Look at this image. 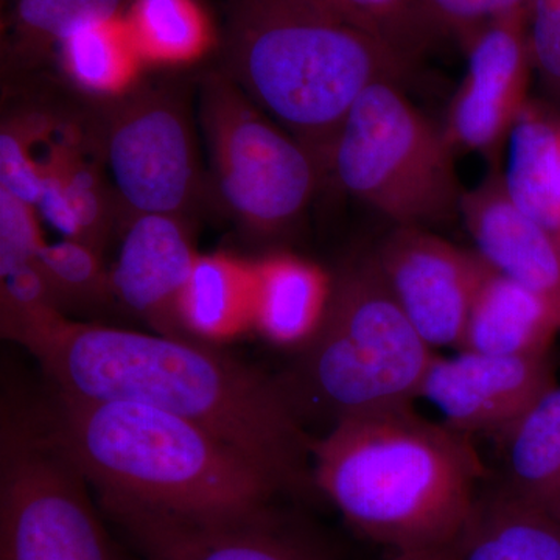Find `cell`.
Masks as SVG:
<instances>
[{
	"label": "cell",
	"instance_id": "1",
	"mask_svg": "<svg viewBox=\"0 0 560 560\" xmlns=\"http://www.w3.org/2000/svg\"><path fill=\"white\" fill-rule=\"evenodd\" d=\"M27 350L58 393L173 412L248 456L290 492L313 486V436L282 383L219 346L66 318Z\"/></svg>",
	"mask_w": 560,
	"mask_h": 560
},
{
	"label": "cell",
	"instance_id": "2",
	"mask_svg": "<svg viewBox=\"0 0 560 560\" xmlns=\"http://www.w3.org/2000/svg\"><path fill=\"white\" fill-rule=\"evenodd\" d=\"M312 478L353 529L400 552L455 545L488 470L470 436L404 407L313 438Z\"/></svg>",
	"mask_w": 560,
	"mask_h": 560
},
{
	"label": "cell",
	"instance_id": "3",
	"mask_svg": "<svg viewBox=\"0 0 560 560\" xmlns=\"http://www.w3.org/2000/svg\"><path fill=\"white\" fill-rule=\"evenodd\" d=\"M38 416L101 501L210 517L272 506L290 492L226 442L151 405L55 390Z\"/></svg>",
	"mask_w": 560,
	"mask_h": 560
},
{
	"label": "cell",
	"instance_id": "4",
	"mask_svg": "<svg viewBox=\"0 0 560 560\" xmlns=\"http://www.w3.org/2000/svg\"><path fill=\"white\" fill-rule=\"evenodd\" d=\"M418 62L324 0H231L224 73L324 172L353 103L372 84L401 83Z\"/></svg>",
	"mask_w": 560,
	"mask_h": 560
},
{
	"label": "cell",
	"instance_id": "5",
	"mask_svg": "<svg viewBox=\"0 0 560 560\" xmlns=\"http://www.w3.org/2000/svg\"><path fill=\"white\" fill-rule=\"evenodd\" d=\"M329 307L280 381L301 419L360 418L412 407L438 353L394 300L372 253L331 275Z\"/></svg>",
	"mask_w": 560,
	"mask_h": 560
},
{
	"label": "cell",
	"instance_id": "6",
	"mask_svg": "<svg viewBox=\"0 0 560 560\" xmlns=\"http://www.w3.org/2000/svg\"><path fill=\"white\" fill-rule=\"evenodd\" d=\"M452 145L400 91L372 84L353 103L331 149L329 172L342 190L396 226L425 228L460 213Z\"/></svg>",
	"mask_w": 560,
	"mask_h": 560
},
{
	"label": "cell",
	"instance_id": "7",
	"mask_svg": "<svg viewBox=\"0 0 560 560\" xmlns=\"http://www.w3.org/2000/svg\"><path fill=\"white\" fill-rule=\"evenodd\" d=\"M200 116L213 187L224 208L256 237L289 231L324 173L316 158L224 72L202 81Z\"/></svg>",
	"mask_w": 560,
	"mask_h": 560
},
{
	"label": "cell",
	"instance_id": "8",
	"mask_svg": "<svg viewBox=\"0 0 560 560\" xmlns=\"http://www.w3.org/2000/svg\"><path fill=\"white\" fill-rule=\"evenodd\" d=\"M86 478L38 416L5 408L0 444V560H127Z\"/></svg>",
	"mask_w": 560,
	"mask_h": 560
},
{
	"label": "cell",
	"instance_id": "9",
	"mask_svg": "<svg viewBox=\"0 0 560 560\" xmlns=\"http://www.w3.org/2000/svg\"><path fill=\"white\" fill-rule=\"evenodd\" d=\"M168 86L140 83L113 95L88 128L108 167L121 221L138 213L186 219L201 200L189 113Z\"/></svg>",
	"mask_w": 560,
	"mask_h": 560
},
{
	"label": "cell",
	"instance_id": "10",
	"mask_svg": "<svg viewBox=\"0 0 560 560\" xmlns=\"http://www.w3.org/2000/svg\"><path fill=\"white\" fill-rule=\"evenodd\" d=\"M145 560H331L304 528L275 504L241 514L191 515L101 501Z\"/></svg>",
	"mask_w": 560,
	"mask_h": 560
},
{
	"label": "cell",
	"instance_id": "11",
	"mask_svg": "<svg viewBox=\"0 0 560 560\" xmlns=\"http://www.w3.org/2000/svg\"><path fill=\"white\" fill-rule=\"evenodd\" d=\"M372 256L423 340L458 350L488 261L418 226H396Z\"/></svg>",
	"mask_w": 560,
	"mask_h": 560
},
{
	"label": "cell",
	"instance_id": "12",
	"mask_svg": "<svg viewBox=\"0 0 560 560\" xmlns=\"http://www.w3.org/2000/svg\"><path fill=\"white\" fill-rule=\"evenodd\" d=\"M467 72L448 110L445 135L455 149L499 153L528 105L533 69L528 13L489 22L463 43Z\"/></svg>",
	"mask_w": 560,
	"mask_h": 560
},
{
	"label": "cell",
	"instance_id": "13",
	"mask_svg": "<svg viewBox=\"0 0 560 560\" xmlns=\"http://www.w3.org/2000/svg\"><path fill=\"white\" fill-rule=\"evenodd\" d=\"M556 383L547 355H492L458 350L433 360L419 399L441 411L445 425L471 436L514 425Z\"/></svg>",
	"mask_w": 560,
	"mask_h": 560
},
{
	"label": "cell",
	"instance_id": "14",
	"mask_svg": "<svg viewBox=\"0 0 560 560\" xmlns=\"http://www.w3.org/2000/svg\"><path fill=\"white\" fill-rule=\"evenodd\" d=\"M198 256L186 219L162 213L127 217L110 267L117 311L142 320L153 334L190 338L180 323L179 305Z\"/></svg>",
	"mask_w": 560,
	"mask_h": 560
},
{
	"label": "cell",
	"instance_id": "15",
	"mask_svg": "<svg viewBox=\"0 0 560 560\" xmlns=\"http://www.w3.org/2000/svg\"><path fill=\"white\" fill-rule=\"evenodd\" d=\"M90 147V131L72 120L44 143L38 156L43 190L36 212L62 238L105 253L121 223L120 205L110 195L97 162L88 158Z\"/></svg>",
	"mask_w": 560,
	"mask_h": 560
},
{
	"label": "cell",
	"instance_id": "16",
	"mask_svg": "<svg viewBox=\"0 0 560 560\" xmlns=\"http://www.w3.org/2000/svg\"><path fill=\"white\" fill-rule=\"evenodd\" d=\"M460 215L482 259L547 302L560 320V250L515 208L501 173L464 194Z\"/></svg>",
	"mask_w": 560,
	"mask_h": 560
},
{
	"label": "cell",
	"instance_id": "17",
	"mask_svg": "<svg viewBox=\"0 0 560 560\" xmlns=\"http://www.w3.org/2000/svg\"><path fill=\"white\" fill-rule=\"evenodd\" d=\"M560 320L547 302L488 264L458 350L492 355H547Z\"/></svg>",
	"mask_w": 560,
	"mask_h": 560
},
{
	"label": "cell",
	"instance_id": "18",
	"mask_svg": "<svg viewBox=\"0 0 560 560\" xmlns=\"http://www.w3.org/2000/svg\"><path fill=\"white\" fill-rule=\"evenodd\" d=\"M253 265L254 330L280 348L301 349L323 323L334 278L287 253L267 254Z\"/></svg>",
	"mask_w": 560,
	"mask_h": 560
},
{
	"label": "cell",
	"instance_id": "19",
	"mask_svg": "<svg viewBox=\"0 0 560 560\" xmlns=\"http://www.w3.org/2000/svg\"><path fill=\"white\" fill-rule=\"evenodd\" d=\"M455 551L458 560H560V521L497 482L478 495Z\"/></svg>",
	"mask_w": 560,
	"mask_h": 560
},
{
	"label": "cell",
	"instance_id": "20",
	"mask_svg": "<svg viewBox=\"0 0 560 560\" xmlns=\"http://www.w3.org/2000/svg\"><path fill=\"white\" fill-rule=\"evenodd\" d=\"M504 189L515 208L539 226L560 250V125L526 105L510 136Z\"/></svg>",
	"mask_w": 560,
	"mask_h": 560
},
{
	"label": "cell",
	"instance_id": "21",
	"mask_svg": "<svg viewBox=\"0 0 560 560\" xmlns=\"http://www.w3.org/2000/svg\"><path fill=\"white\" fill-rule=\"evenodd\" d=\"M187 337L219 346L254 329V265L226 253L198 256L180 296Z\"/></svg>",
	"mask_w": 560,
	"mask_h": 560
},
{
	"label": "cell",
	"instance_id": "22",
	"mask_svg": "<svg viewBox=\"0 0 560 560\" xmlns=\"http://www.w3.org/2000/svg\"><path fill=\"white\" fill-rule=\"evenodd\" d=\"M499 436L500 485L560 521V385Z\"/></svg>",
	"mask_w": 560,
	"mask_h": 560
},
{
	"label": "cell",
	"instance_id": "23",
	"mask_svg": "<svg viewBox=\"0 0 560 560\" xmlns=\"http://www.w3.org/2000/svg\"><path fill=\"white\" fill-rule=\"evenodd\" d=\"M138 0H16L9 24V65L31 69L72 33L106 24Z\"/></svg>",
	"mask_w": 560,
	"mask_h": 560
},
{
	"label": "cell",
	"instance_id": "24",
	"mask_svg": "<svg viewBox=\"0 0 560 560\" xmlns=\"http://www.w3.org/2000/svg\"><path fill=\"white\" fill-rule=\"evenodd\" d=\"M36 267L62 315H97L116 308L110 268H106L103 253L86 243L69 238L44 243Z\"/></svg>",
	"mask_w": 560,
	"mask_h": 560
},
{
	"label": "cell",
	"instance_id": "25",
	"mask_svg": "<svg viewBox=\"0 0 560 560\" xmlns=\"http://www.w3.org/2000/svg\"><path fill=\"white\" fill-rule=\"evenodd\" d=\"M350 22L419 62L445 33L423 0H324Z\"/></svg>",
	"mask_w": 560,
	"mask_h": 560
},
{
	"label": "cell",
	"instance_id": "26",
	"mask_svg": "<svg viewBox=\"0 0 560 560\" xmlns=\"http://www.w3.org/2000/svg\"><path fill=\"white\" fill-rule=\"evenodd\" d=\"M66 121L36 109H18L3 119L0 131V189L36 209L43 190L36 149H43L44 142Z\"/></svg>",
	"mask_w": 560,
	"mask_h": 560
},
{
	"label": "cell",
	"instance_id": "27",
	"mask_svg": "<svg viewBox=\"0 0 560 560\" xmlns=\"http://www.w3.org/2000/svg\"><path fill=\"white\" fill-rule=\"evenodd\" d=\"M60 54L69 80L81 91L113 97L131 86L132 61L106 24L72 33L62 40Z\"/></svg>",
	"mask_w": 560,
	"mask_h": 560
},
{
	"label": "cell",
	"instance_id": "28",
	"mask_svg": "<svg viewBox=\"0 0 560 560\" xmlns=\"http://www.w3.org/2000/svg\"><path fill=\"white\" fill-rule=\"evenodd\" d=\"M132 11L140 47L153 60L186 61L205 46V22L191 0H138Z\"/></svg>",
	"mask_w": 560,
	"mask_h": 560
},
{
	"label": "cell",
	"instance_id": "29",
	"mask_svg": "<svg viewBox=\"0 0 560 560\" xmlns=\"http://www.w3.org/2000/svg\"><path fill=\"white\" fill-rule=\"evenodd\" d=\"M44 243L36 209L0 189V278L35 265Z\"/></svg>",
	"mask_w": 560,
	"mask_h": 560
},
{
	"label": "cell",
	"instance_id": "30",
	"mask_svg": "<svg viewBox=\"0 0 560 560\" xmlns=\"http://www.w3.org/2000/svg\"><path fill=\"white\" fill-rule=\"evenodd\" d=\"M528 43L533 69L560 102V0H530Z\"/></svg>",
	"mask_w": 560,
	"mask_h": 560
},
{
	"label": "cell",
	"instance_id": "31",
	"mask_svg": "<svg viewBox=\"0 0 560 560\" xmlns=\"http://www.w3.org/2000/svg\"><path fill=\"white\" fill-rule=\"evenodd\" d=\"M445 36L464 43L489 22L511 14L528 13L530 0H423Z\"/></svg>",
	"mask_w": 560,
	"mask_h": 560
},
{
	"label": "cell",
	"instance_id": "32",
	"mask_svg": "<svg viewBox=\"0 0 560 560\" xmlns=\"http://www.w3.org/2000/svg\"><path fill=\"white\" fill-rule=\"evenodd\" d=\"M385 560H458L455 545L452 547L430 548V550L393 552Z\"/></svg>",
	"mask_w": 560,
	"mask_h": 560
},
{
	"label": "cell",
	"instance_id": "33",
	"mask_svg": "<svg viewBox=\"0 0 560 560\" xmlns=\"http://www.w3.org/2000/svg\"><path fill=\"white\" fill-rule=\"evenodd\" d=\"M559 176H560V161H559Z\"/></svg>",
	"mask_w": 560,
	"mask_h": 560
}]
</instances>
